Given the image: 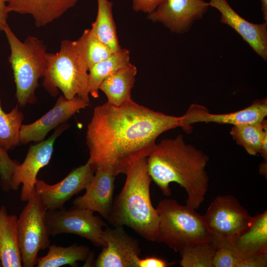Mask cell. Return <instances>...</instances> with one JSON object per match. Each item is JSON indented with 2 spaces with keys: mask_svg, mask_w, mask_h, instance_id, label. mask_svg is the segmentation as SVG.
<instances>
[{
  "mask_svg": "<svg viewBox=\"0 0 267 267\" xmlns=\"http://www.w3.org/2000/svg\"><path fill=\"white\" fill-rule=\"evenodd\" d=\"M10 49L8 57L16 85L18 104L24 107L37 101L35 91L47 66V52L44 42L30 36L21 42L7 25L4 29Z\"/></svg>",
  "mask_w": 267,
  "mask_h": 267,
  "instance_id": "cell-5",
  "label": "cell"
},
{
  "mask_svg": "<svg viewBox=\"0 0 267 267\" xmlns=\"http://www.w3.org/2000/svg\"><path fill=\"white\" fill-rule=\"evenodd\" d=\"M136 73V67L131 63L107 77L99 88L106 95L107 102L120 106L132 100L131 90Z\"/></svg>",
  "mask_w": 267,
  "mask_h": 267,
  "instance_id": "cell-22",
  "label": "cell"
},
{
  "mask_svg": "<svg viewBox=\"0 0 267 267\" xmlns=\"http://www.w3.org/2000/svg\"><path fill=\"white\" fill-rule=\"evenodd\" d=\"M202 218L211 241L218 246L231 245L248 227L252 217L235 197L219 195Z\"/></svg>",
  "mask_w": 267,
  "mask_h": 267,
  "instance_id": "cell-7",
  "label": "cell"
},
{
  "mask_svg": "<svg viewBox=\"0 0 267 267\" xmlns=\"http://www.w3.org/2000/svg\"><path fill=\"white\" fill-rule=\"evenodd\" d=\"M261 2L264 19L265 22H267V0H261Z\"/></svg>",
  "mask_w": 267,
  "mask_h": 267,
  "instance_id": "cell-35",
  "label": "cell"
},
{
  "mask_svg": "<svg viewBox=\"0 0 267 267\" xmlns=\"http://www.w3.org/2000/svg\"><path fill=\"white\" fill-rule=\"evenodd\" d=\"M47 254L38 258L37 267H59L69 265L77 267L78 262H85L84 267H92L94 253L88 246L76 244L67 247L50 245Z\"/></svg>",
  "mask_w": 267,
  "mask_h": 267,
  "instance_id": "cell-21",
  "label": "cell"
},
{
  "mask_svg": "<svg viewBox=\"0 0 267 267\" xmlns=\"http://www.w3.org/2000/svg\"><path fill=\"white\" fill-rule=\"evenodd\" d=\"M267 266V256L246 257L239 265V267H266Z\"/></svg>",
  "mask_w": 267,
  "mask_h": 267,
  "instance_id": "cell-33",
  "label": "cell"
},
{
  "mask_svg": "<svg viewBox=\"0 0 267 267\" xmlns=\"http://www.w3.org/2000/svg\"><path fill=\"white\" fill-rule=\"evenodd\" d=\"M89 104L78 96L69 99L63 95H60L53 108L42 117L32 123L21 125L20 143L24 144L44 140L49 131L65 123L76 113L89 106Z\"/></svg>",
  "mask_w": 267,
  "mask_h": 267,
  "instance_id": "cell-13",
  "label": "cell"
},
{
  "mask_svg": "<svg viewBox=\"0 0 267 267\" xmlns=\"http://www.w3.org/2000/svg\"><path fill=\"white\" fill-rule=\"evenodd\" d=\"M137 267H167L171 265L167 261L157 257H147L144 259L138 258Z\"/></svg>",
  "mask_w": 267,
  "mask_h": 267,
  "instance_id": "cell-32",
  "label": "cell"
},
{
  "mask_svg": "<svg viewBox=\"0 0 267 267\" xmlns=\"http://www.w3.org/2000/svg\"><path fill=\"white\" fill-rule=\"evenodd\" d=\"M89 69L77 41L64 40L56 53H47L43 85L51 96L60 90L67 99L76 96L89 103Z\"/></svg>",
  "mask_w": 267,
  "mask_h": 267,
  "instance_id": "cell-4",
  "label": "cell"
},
{
  "mask_svg": "<svg viewBox=\"0 0 267 267\" xmlns=\"http://www.w3.org/2000/svg\"><path fill=\"white\" fill-rule=\"evenodd\" d=\"M102 238L105 246L92 267H137L141 253L138 241L128 234L123 226H107L103 230Z\"/></svg>",
  "mask_w": 267,
  "mask_h": 267,
  "instance_id": "cell-11",
  "label": "cell"
},
{
  "mask_svg": "<svg viewBox=\"0 0 267 267\" xmlns=\"http://www.w3.org/2000/svg\"><path fill=\"white\" fill-rule=\"evenodd\" d=\"M77 41L89 70L113 53L108 47L96 37L91 29L85 30Z\"/></svg>",
  "mask_w": 267,
  "mask_h": 267,
  "instance_id": "cell-28",
  "label": "cell"
},
{
  "mask_svg": "<svg viewBox=\"0 0 267 267\" xmlns=\"http://www.w3.org/2000/svg\"><path fill=\"white\" fill-rule=\"evenodd\" d=\"M244 257L229 245L217 246L213 267H239Z\"/></svg>",
  "mask_w": 267,
  "mask_h": 267,
  "instance_id": "cell-29",
  "label": "cell"
},
{
  "mask_svg": "<svg viewBox=\"0 0 267 267\" xmlns=\"http://www.w3.org/2000/svg\"><path fill=\"white\" fill-rule=\"evenodd\" d=\"M209 6L204 0H163L147 17L173 32L182 33L202 18Z\"/></svg>",
  "mask_w": 267,
  "mask_h": 267,
  "instance_id": "cell-15",
  "label": "cell"
},
{
  "mask_svg": "<svg viewBox=\"0 0 267 267\" xmlns=\"http://www.w3.org/2000/svg\"><path fill=\"white\" fill-rule=\"evenodd\" d=\"M69 127L65 123L60 125L47 139L31 146L23 163L15 168L10 181V190H17L22 184V201L27 202L34 193L39 172L49 163L56 139Z\"/></svg>",
  "mask_w": 267,
  "mask_h": 267,
  "instance_id": "cell-10",
  "label": "cell"
},
{
  "mask_svg": "<svg viewBox=\"0 0 267 267\" xmlns=\"http://www.w3.org/2000/svg\"><path fill=\"white\" fill-rule=\"evenodd\" d=\"M134 10L148 14L152 13L163 0H132Z\"/></svg>",
  "mask_w": 267,
  "mask_h": 267,
  "instance_id": "cell-31",
  "label": "cell"
},
{
  "mask_svg": "<svg viewBox=\"0 0 267 267\" xmlns=\"http://www.w3.org/2000/svg\"><path fill=\"white\" fill-rule=\"evenodd\" d=\"M26 202L17 220L18 241L22 266L33 267L39 252L50 243L45 219L47 209L35 190Z\"/></svg>",
  "mask_w": 267,
  "mask_h": 267,
  "instance_id": "cell-8",
  "label": "cell"
},
{
  "mask_svg": "<svg viewBox=\"0 0 267 267\" xmlns=\"http://www.w3.org/2000/svg\"><path fill=\"white\" fill-rule=\"evenodd\" d=\"M97 12L91 29L96 37L114 53L121 49L113 16V3L109 0H97Z\"/></svg>",
  "mask_w": 267,
  "mask_h": 267,
  "instance_id": "cell-24",
  "label": "cell"
},
{
  "mask_svg": "<svg viewBox=\"0 0 267 267\" xmlns=\"http://www.w3.org/2000/svg\"><path fill=\"white\" fill-rule=\"evenodd\" d=\"M2 267L1 266V260H0V267Z\"/></svg>",
  "mask_w": 267,
  "mask_h": 267,
  "instance_id": "cell-37",
  "label": "cell"
},
{
  "mask_svg": "<svg viewBox=\"0 0 267 267\" xmlns=\"http://www.w3.org/2000/svg\"><path fill=\"white\" fill-rule=\"evenodd\" d=\"M159 217L156 241L175 252L201 242L211 241L202 216L176 200L165 199L156 208Z\"/></svg>",
  "mask_w": 267,
  "mask_h": 267,
  "instance_id": "cell-6",
  "label": "cell"
},
{
  "mask_svg": "<svg viewBox=\"0 0 267 267\" xmlns=\"http://www.w3.org/2000/svg\"><path fill=\"white\" fill-rule=\"evenodd\" d=\"M116 176V173L109 167H98L85 189V193L74 200L73 207L97 212L107 220L114 201Z\"/></svg>",
  "mask_w": 267,
  "mask_h": 267,
  "instance_id": "cell-16",
  "label": "cell"
},
{
  "mask_svg": "<svg viewBox=\"0 0 267 267\" xmlns=\"http://www.w3.org/2000/svg\"><path fill=\"white\" fill-rule=\"evenodd\" d=\"M130 51L122 48L107 58L96 63L89 70L88 90L94 98L99 96L98 90L102 82L108 76L131 63Z\"/></svg>",
  "mask_w": 267,
  "mask_h": 267,
  "instance_id": "cell-23",
  "label": "cell"
},
{
  "mask_svg": "<svg viewBox=\"0 0 267 267\" xmlns=\"http://www.w3.org/2000/svg\"><path fill=\"white\" fill-rule=\"evenodd\" d=\"M267 161H264L259 167L260 173L267 178Z\"/></svg>",
  "mask_w": 267,
  "mask_h": 267,
  "instance_id": "cell-36",
  "label": "cell"
},
{
  "mask_svg": "<svg viewBox=\"0 0 267 267\" xmlns=\"http://www.w3.org/2000/svg\"><path fill=\"white\" fill-rule=\"evenodd\" d=\"M267 133V122L264 119L258 123L233 126L230 134L236 143L243 147L251 155L259 153L262 140Z\"/></svg>",
  "mask_w": 267,
  "mask_h": 267,
  "instance_id": "cell-25",
  "label": "cell"
},
{
  "mask_svg": "<svg viewBox=\"0 0 267 267\" xmlns=\"http://www.w3.org/2000/svg\"><path fill=\"white\" fill-rule=\"evenodd\" d=\"M208 3L220 12L221 22L235 30L257 54L267 61V22L257 24L246 20L234 11L227 0H210Z\"/></svg>",
  "mask_w": 267,
  "mask_h": 267,
  "instance_id": "cell-17",
  "label": "cell"
},
{
  "mask_svg": "<svg viewBox=\"0 0 267 267\" xmlns=\"http://www.w3.org/2000/svg\"><path fill=\"white\" fill-rule=\"evenodd\" d=\"M94 171L87 162L73 169L62 180L49 184L37 178L35 190L47 210L62 208L74 195L86 189L94 175Z\"/></svg>",
  "mask_w": 267,
  "mask_h": 267,
  "instance_id": "cell-12",
  "label": "cell"
},
{
  "mask_svg": "<svg viewBox=\"0 0 267 267\" xmlns=\"http://www.w3.org/2000/svg\"><path fill=\"white\" fill-rule=\"evenodd\" d=\"M209 161L207 154L186 143L181 134L156 143L147 157L152 180L163 194L169 196L170 184L177 183L187 193L186 205L195 210L203 202L208 190L206 167Z\"/></svg>",
  "mask_w": 267,
  "mask_h": 267,
  "instance_id": "cell-2",
  "label": "cell"
},
{
  "mask_svg": "<svg viewBox=\"0 0 267 267\" xmlns=\"http://www.w3.org/2000/svg\"><path fill=\"white\" fill-rule=\"evenodd\" d=\"M124 185L113 201L107 222L113 227L127 226L148 241H156L159 217L153 206L147 157L128 169Z\"/></svg>",
  "mask_w": 267,
  "mask_h": 267,
  "instance_id": "cell-3",
  "label": "cell"
},
{
  "mask_svg": "<svg viewBox=\"0 0 267 267\" xmlns=\"http://www.w3.org/2000/svg\"><path fill=\"white\" fill-rule=\"evenodd\" d=\"M45 219L50 235L74 234L87 239L96 247L105 246L102 233L106 224L91 210L74 207L67 209L64 206L47 210Z\"/></svg>",
  "mask_w": 267,
  "mask_h": 267,
  "instance_id": "cell-9",
  "label": "cell"
},
{
  "mask_svg": "<svg viewBox=\"0 0 267 267\" xmlns=\"http://www.w3.org/2000/svg\"><path fill=\"white\" fill-rule=\"evenodd\" d=\"M229 245L244 258L267 256V210L252 217L248 227Z\"/></svg>",
  "mask_w": 267,
  "mask_h": 267,
  "instance_id": "cell-19",
  "label": "cell"
},
{
  "mask_svg": "<svg viewBox=\"0 0 267 267\" xmlns=\"http://www.w3.org/2000/svg\"><path fill=\"white\" fill-rule=\"evenodd\" d=\"M19 164L10 158L7 151L0 149V179L2 190L7 192L10 190V184L13 172Z\"/></svg>",
  "mask_w": 267,
  "mask_h": 267,
  "instance_id": "cell-30",
  "label": "cell"
},
{
  "mask_svg": "<svg viewBox=\"0 0 267 267\" xmlns=\"http://www.w3.org/2000/svg\"><path fill=\"white\" fill-rule=\"evenodd\" d=\"M78 0H7L9 13L30 14L38 27L59 18L74 7Z\"/></svg>",
  "mask_w": 267,
  "mask_h": 267,
  "instance_id": "cell-18",
  "label": "cell"
},
{
  "mask_svg": "<svg viewBox=\"0 0 267 267\" xmlns=\"http://www.w3.org/2000/svg\"><path fill=\"white\" fill-rule=\"evenodd\" d=\"M180 117L169 115L133 100L116 106H97L87 127L88 162L95 172L99 167L126 174L139 159L147 157L164 132L180 127Z\"/></svg>",
  "mask_w": 267,
  "mask_h": 267,
  "instance_id": "cell-1",
  "label": "cell"
},
{
  "mask_svg": "<svg viewBox=\"0 0 267 267\" xmlns=\"http://www.w3.org/2000/svg\"><path fill=\"white\" fill-rule=\"evenodd\" d=\"M18 218L0 207V258L2 267H22L17 234Z\"/></svg>",
  "mask_w": 267,
  "mask_h": 267,
  "instance_id": "cell-20",
  "label": "cell"
},
{
  "mask_svg": "<svg viewBox=\"0 0 267 267\" xmlns=\"http://www.w3.org/2000/svg\"><path fill=\"white\" fill-rule=\"evenodd\" d=\"M24 118L18 104L10 112L6 113L2 108L0 100V149L8 151L18 145Z\"/></svg>",
  "mask_w": 267,
  "mask_h": 267,
  "instance_id": "cell-26",
  "label": "cell"
},
{
  "mask_svg": "<svg viewBox=\"0 0 267 267\" xmlns=\"http://www.w3.org/2000/svg\"><path fill=\"white\" fill-rule=\"evenodd\" d=\"M8 13L7 0H0V31H3L8 25L7 22Z\"/></svg>",
  "mask_w": 267,
  "mask_h": 267,
  "instance_id": "cell-34",
  "label": "cell"
},
{
  "mask_svg": "<svg viewBox=\"0 0 267 267\" xmlns=\"http://www.w3.org/2000/svg\"><path fill=\"white\" fill-rule=\"evenodd\" d=\"M217 246L212 241L189 245L179 252L182 267H213V261Z\"/></svg>",
  "mask_w": 267,
  "mask_h": 267,
  "instance_id": "cell-27",
  "label": "cell"
},
{
  "mask_svg": "<svg viewBox=\"0 0 267 267\" xmlns=\"http://www.w3.org/2000/svg\"><path fill=\"white\" fill-rule=\"evenodd\" d=\"M267 115V100L256 99L251 105L242 110L224 114H212L204 106L192 104L180 116V127L186 132L191 131V125L196 123H215L233 126L258 123Z\"/></svg>",
  "mask_w": 267,
  "mask_h": 267,
  "instance_id": "cell-14",
  "label": "cell"
}]
</instances>
